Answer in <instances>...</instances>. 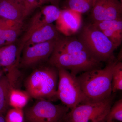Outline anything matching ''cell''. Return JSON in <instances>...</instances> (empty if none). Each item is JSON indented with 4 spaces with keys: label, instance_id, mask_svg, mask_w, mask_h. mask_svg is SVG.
Masks as SVG:
<instances>
[{
    "label": "cell",
    "instance_id": "cell-1",
    "mask_svg": "<svg viewBox=\"0 0 122 122\" xmlns=\"http://www.w3.org/2000/svg\"><path fill=\"white\" fill-rule=\"evenodd\" d=\"M118 61L113 56L107 62L105 68L90 70L77 76L86 98L85 103L101 102L110 97L112 73Z\"/></svg>",
    "mask_w": 122,
    "mask_h": 122
},
{
    "label": "cell",
    "instance_id": "cell-2",
    "mask_svg": "<svg viewBox=\"0 0 122 122\" xmlns=\"http://www.w3.org/2000/svg\"><path fill=\"white\" fill-rule=\"evenodd\" d=\"M58 69L49 63L33 71L26 78L24 85L30 97L52 102L58 99Z\"/></svg>",
    "mask_w": 122,
    "mask_h": 122
},
{
    "label": "cell",
    "instance_id": "cell-3",
    "mask_svg": "<svg viewBox=\"0 0 122 122\" xmlns=\"http://www.w3.org/2000/svg\"><path fill=\"white\" fill-rule=\"evenodd\" d=\"M77 38L95 59L100 62H107L114 56L115 46L102 32L92 23L82 26Z\"/></svg>",
    "mask_w": 122,
    "mask_h": 122
},
{
    "label": "cell",
    "instance_id": "cell-4",
    "mask_svg": "<svg viewBox=\"0 0 122 122\" xmlns=\"http://www.w3.org/2000/svg\"><path fill=\"white\" fill-rule=\"evenodd\" d=\"M48 62L57 69L69 70L76 76L90 70L101 68L102 65V62L95 59L88 52L66 53L54 50Z\"/></svg>",
    "mask_w": 122,
    "mask_h": 122
},
{
    "label": "cell",
    "instance_id": "cell-5",
    "mask_svg": "<svg viewBox=\"0 0 122 122\" xmlns=\"http://www.w3.org/2000/svg\"><path fill=\"white\" fill-rule=\"evenodd\" d=\"M57 69V99L61 100L62 104L70 110L79 104L85 103L86 98L81 89L77 76L63 68Z\"/></svg>",
    "mask_w": 122,
    "mask_h": 122
},
{
    "label": "cell",
    "instance_id": "cell-6",
    "mask_svg": "<svg viewBox=\"0 0 122 122\" xmlns=\"http://www.w3.org/2000/svg\"><path fill=\"white\" fill-rule=\"evenodd\" d=\"M24 111L25 122H64L70 109L45 99L37 100Z\"/></svg>",
    "mask_w": 122,
    "mask_h": 122
},
{
    "label": "cell",
    "instance_id": "cell-7",
    "mask_svg": "<svg viewBox=\"0 0 122 122\" xmlns=\"http://www.w3.org/2000/svg\"><path fill=\"white\" fill-rule=\"evenodd\" d=\"M114 97L101 102L81 103L71 110L64 122H97L105 120L112 106Z\"/></svg>",
    "mask_w": 122,
    "mask_h": 122
},
{
    "label": "cell",
    "instance_id": "cell-8",
    "mask_svg": "<svg viewBox=\"0 0 122 122\" xmlns=\"http://www.w3.org/2000/svg\"><path fill=\"white\" fill-rule=\"evenodd\" d=\"M56 40L24 47L20 59V67L29 68L48 61L53 52Z\"/></svg>",
    "mask_w": 122,
    "mask_h": 122
},
{
    "label": "cell",
    "instance_id": "cell-9",
    "mask_svg": "<svg viewBox=\"0 0 122 122\" xmlns=\"http://www.w3.org/2000/svg\"><path fill=\"white\" fill-rule=\"evenodd\" d=\"M18 47L14 44L3 46L1 53V66L10 83L14 87H16L21 73L20 67V55Z\"/></svg>",
    "mask_w": 122,
    "mask_h": 122
},
{
    "label": "cell",
    "instance_id": "cell-10",
    "mask_svg": "<svg viewBox=\"0 0 122 122\" xmlns=\"http://www.w3.org/2000/svg\"><path fill=\"white\" fill-rule=\"evenodd\" d=\"M91 12L92 22L122 18L120 0H95Z\"/></svg>",
    "mask_w": 122,
    "mask_h": 122
},
{
    "label": "cell",
    "instance_id": "cell-11",
    "mask_svg": "<svg viewBox=\"0 0 122 122\" xmlns=\"http://www.w3.org/2000/svg\"><path fill=\"white\" fill-rule=\"evenodd\" d=\"M57 30L64 36H70L79 32L82 28L81 14L71 9L61 10L59 18L56 21Z\"/></svg>",
    "mask_w": 122,
    "mask_h": 122
},
{
    "label": "cell",
    "instance_id": "cell-12",
    "mask_svg": "<svg viewBox=\"0 0 122 122\" xmlns=\"http://www.w3.org/2000/svg\"><path fill=\"white\" fill-rule=\"evenodd\" d=\"M117 49L122 41V18L92 22Z\"/></svg>",
    "mask_w": 122,
    "mask_h": 122
},
{
    "label": "cell",
    "instance_id": "cell-13",
    "mask_svg": "<svg viewBox=\"0 0 122 122\" xmlns=\"http://www.w3.org/2000/svg\"><path fill=\"white\" fill-rule=\"evenodd\" d=\"M0 18L23 22L25 18L24 4L16 0H0Z\"/></svg>",
    "mask_w": 122,
    "mask_h": 122
},
{
    "label": "cell",
    "instance_id": "cell-14",
    "mask_svg": "<svg viewBox=\"0 0 122 122\" xmlns=\"http://www.w3.org/2000/svg\"><path fill=\"white\" fill-rule=\"evenodd\" d=\"M61 35L53 24L45 25L39 27L32 33L24 44V48L34 44L56 40Z\"/></svg>",
    "mask_w": 122,
    "mask_h": 122
},
{
    "label": "cell",
    "instance_id": "cell-15",
    "mask_svg": "<svg viewBox=\"0 0 122 122\" xmlns=\"http://www.w3.org/2000/svg\"><path fill=\"white\" fill-rule=\"evenodd\" d=\"M3 27V35L6 45L13 44L22 30L23 22H13L0 18Z\"/></svg>",
    "mask_w": 122,
    "mask_h": 122
},
{
    "label": "cell",
    "instance_id": "cell-16",
    "mask_svg": "<svg viewBox=\"0 0 122 122\" xmlns=\"http://www.w3.org/2000/svg\"><path fill=\"white\" fill-rule=\"evenodd\" d=\"M14 88L10 83L5 75L0 79V114H6L10 106L9 104L10 94Z\"/></svg>",
    "mask_w": 122,
    "mask_h": 122
},
{
    "label": "cell",
    "instance_id": "cell-17",
    "mask_svg": "<svg viewBox=\"0 0 122 122\" xmlns=\"http://www.w3.org/2000/svg\"><path fill=\"white\" fill-rule=\"evenodd\" d=\"M30 97L26 91L12 88L9 98L10 106L12 108L23 109L28 102Z\"/></svg>",
    "mask_w": 122,
    "mask_h": 122
},
{
    "label": "cell",
    "instance_id": "cell-18",
    "mask_svg": "<svg viewBox=\"0 0 122 122\" xmlns=\"http://www.w3.org/2000/svg\"><path fill=\"white\" fill-rule=\"evenodd\" d=\"M95 0H68L66 8L82 14L90 12Z\"/></svg>",
    "mask_w": 122,
    "mask_h": 122
},
{
    "label": "cell",
    "instance_id": "cell-19",
    "mask_svg": "<svg viewBox=\"0 0 122 122\" xmlns=\"http://www.w3.org/2000/svg\"><path fill=\"white\" fill-rule=\"evenodd\" d=\"M61 11V10L59 7L51 5L42 7L40 12L43 16L44 22L48 25L56 21L60 17Z\"/></svg>",
    "mask_w": 122,
    "mask_h": 122
},
{
    "label": "cell",
    "instance_id": "cell-20",
    "mask_svg": "<svg viewBox=\"0 0 122 122\" xmlns=\"http://www.w3.org/2000/svg\"><path fill=\"white\" fill-rule=\"evenodd\" d=\"M122 90V63L118 61L114 67L112 75V90L115 93Z\"/></svg>",
    "mask_w": 122,
    "mask_h": 122
},
{
    "label": "cell",
    "instance_id": "cell-21",
    "mask_svg": "<svg viewBox=\"0 0 122 122\" xmlns=\"http://www.w3.org/2000/svg\"><path fill=\"white\" fill-rule=\"evenodd\" d=\"M114 120L122 122V98L116 101L113 106H111L105 120L107 122H112Z\"/></svg>",
    "mask_w": 122,
    "mask_h": 122
},
{
    "label": "cell",
    "instance_id": "cell-22",
    "mask_svg": "<svg viewBox=\"0 0 122 122\" xmlns=\"http://www.w3.org/2000/svg\"><path fill=\"white\" fill-rule=\"evenodd\" d=\"M5 119L6 122H25L24 110L12 107L6 112Z\"/></svg>",
    "mask_w": 122,
    "mask_h": 122
},
{
    "label": "cell",
    "instance_id": "cell-23",
    "mask_svg": "<svg viewBox=\"0 0 122 122\" xmlns=\"http://www.w3.org/2000/svg\"><path fill=\"white\" fill-rule=\"evenodd\" d=\"M44 4H45V0H24L25 18L37 8Z\"/></svg>",
    "mask_w": 122,
    "mask_h": 122
},
{
    "label": "cell",
    "instance_id": "cell-24",
    "mask_svg": "<svg viewBox=\"0 0 122 122\" xmlns=\"http://www.w3.org/2000/svg\"><path fill=\"white\" fill-rule=\"evenodd\" d=\"M6 46V42L3 35V27L0 21V48Z\"/></svg>",
    "mask_w": 122,
    "mask_h": 122
},
{
    "label": "cell",
    "instance_id": "cell-25",
    "mask_svg": "<svg viewBox=\"0 0 122 122\" xmlns=\"http://www.w3.org/2000/svg\"><path fill=\"white\" fill-rule=\"evenodd\" d=\"M61 0H45V3H50L52 5L58 7L59 4Z\"/></svg>",
    "mask_w": 122,
    "mask_h": 122
},
{
    "label": "cell",
    "instance_id": "cell-26",
    "mask_svg": "<svg viewBox=\"0 0 122 122\" xmlns=\"http://www.w3.org/2000/svg\"><path fill=\"white\" fill-rule=\"evenodd\" d=\"M0 122H6L4 114H0Z\"/></svg>",
    "mask_w": 122,
    "mask_h": 122
},
{
    "label": "cell",
    "instance_id": "cell-27",
    "mask_svg": "<svg viewBox=\"0 0 122 122\" xmlns=\"http://www.w3.org/2000/svg\"><path fill=\"white\" fill-rule=\"evenodd\" d=\"M4 75V71H0V79Z\"/></svg>",
    "mask_w": 122,
    "mask_h": 122
},
{
    "label": "cell",
    "instance_id": "cell-28",
    "mask_svg": "<svg viewBox=\"0 0 122 122\" xmlns=\"http://www.w3.org/2000/svg\"><path fill=\"white\" fill-rule=\"evenodd\" d=\"M3 46L0 48V68L1 66V50H2V48Z\"/></svg>",
    "mask_w": 122,
    "mask_h": 122
},
{
    "label": "cell",
    "instance_id": "cell-29",
    "mask_svg": "<svg viewBox=\"0 0 122 122\" xmlns=\"http://www.w3.org/2000/svg\"><path fill=\"white\" fill-rule=\"evenodd\" d=\"M18 2H20V3H22L24 4V0H16Z\"/></svg>",
    "mask_w": 122,
    "mask_h": 122
},
{
    "label": "cell",
    "instance_id": "cell-30",
    "mask_svg": "<svg viewBox=\"0 0 122 122\" xmlns=\"http://www.w3.org/2000/svg\"><path fill=\"white\" fill-rule=\"evenodd\" d=\"M114 122V121H112V122H107V121H106V122H103V121H102V122Z\"/></svg>",
    "mask_w": 122,
    "mask_h": 122
}]
</instances>
